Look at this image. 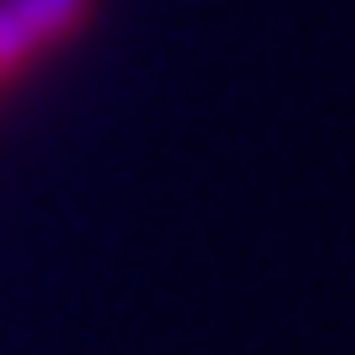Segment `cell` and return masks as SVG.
Wrapping results in <instances>:
<instances>
[{
    "mask_svg": "<svg viewBox=\"0 0 355 355\" xmlns=\"http://www.w3.org/2000/svg\"><path fill=\"white\" fill-rule=\"evenodd\" d=\"M92 0H0V86L86 25Z\"/></svg>",
    "mask_w": 355,
    "mask_h": 355,
    "instance_id": "6da1fadb",
    "label": "cell"
}]
</instances>
